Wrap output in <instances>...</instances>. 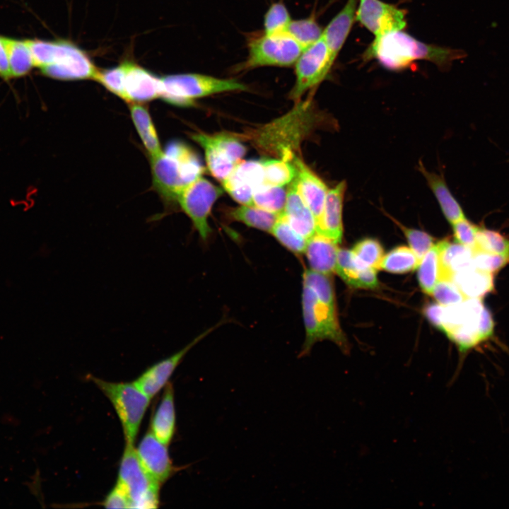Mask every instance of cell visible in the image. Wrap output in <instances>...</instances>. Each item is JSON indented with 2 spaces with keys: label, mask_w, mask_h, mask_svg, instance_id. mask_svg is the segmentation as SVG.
Returning a JSON list of instances; mask_svg holds the SVG:
<instances>
[{
  "label": "cell",
  "mask_w": 509,
  "mask_h": 509,
  "mask_svg": "<svg viewBox=\"0 0 509 509\" xmlns=\"http://www.w3.org/2000/svg\"><path fill=\"white\" fill-rule=\"evenodd\" d=\"M311 107V101L299 103L285 116L254 131V144L291 161L296 156L295 149L302 137L312 128L316 120Z\"/></svg>",
  "instance_id": "obj_4"
},
{
  "label": "cell",
  "mask_w": 509,
  "mask_h": 509,
  "mask_svg": "<svg viewBox=\"0 0 509 509\" xmlns=\"http://www.w3.org/2000/svg\"><path fill=\"white\" fill-rule=\"evenodd\" d=\"M233 172L250 184L254 189L259 185L264 182V172L261 161L240 160L236 165Z\"/></svg>",
  "instance_id": "obj_43"
},
{
  "label": "cell",
  "mask_w": 509,
  "mask_h": 509,
  "mask_svg": "<svg viewBox=\"0 0 509 509\" xmlns=\"http://www.w3.org/2000/svg\"><path fill=\"white\" fill-rule=\"evenodd\" d=\"M322 31L323 28L313 16L292 20L286 30L303 49L317 41L322 37Z\"/></svg>",
  "instance_id": "obj_33"
},
{
  "label": "cell",
  "mask_w": 509,
  "mask_h": 509,
  "mask_svg": "<svg viewBox=\"0 0 509 509\" xmlns=\"http://www.w3.org/2000/svg\"><path fill=\"white\" fill-rule=\"evenodd\" d=\"M25 42L34 66L47 77L65 81L93 78L98 69L85 52L69 41Z\"/></svg>",
  "instance_id": "obj_3"
},
{
  "label": "cell",
  "mask_w": 509,
  "mask_h": 509,
  "mask_svg": "<svg viewBox=\"0 0 509 509\" xmlns=\"http://www.w3.org/2000/svg\"><path fill=\"white\" fill-rule=\"evenodd\" d=\"M464 56L462 50L423 42L403 30L390 31L375 37L363 54L368 61L376 59L385 69L399 71L413 62L426 60L446 69Z\"/></svg>",
  "instance_id": "obj_1"
},
{
  "label": "cell",
  "mask_w": 509,
  "mask_h": 509,
  "mask_svg": "<svg viewBox=\"0 0 509 509\" xmlns=\"http://www.w3.org/2000/svg\"><path fill=\"white\" fill-rule=\"evenodd\" d=\"M117 483L126 492L130 508H158L160 485L153 480L143 467L134 444H125Z\"/></svg>",
  "instance_id": "obj_9"
},
{
  "label": "cell",
  "mask_w": 509,
  "mask_h": 509,
  "mask_svg": "<svg viewBox=\"0 0 509 509\" xmlns=\"http://www.w3.org/2000/svg\"><path fill=\"white\" fill-rule=\"evenodd\" d=\"M287 189L284 186H276L263 182L253 190V205L276 214L283 211Z\"/></svg>",
  "instance_id": "obj_29"
},
{
  "label": "cell",
  "mask_w": 509,
  "mask_h": 509,
  "mask_svg": "<svg viewBox=\"0 0 509 509\" xmlns=\"http://www.w3.org/2000/svg\"><path fill=\"white\" fill-rule=\"evenodd\" d=\"M222 194L221 189L201 176L187 185L176 199L203 240H207L211 233L209 216L213 204Z\"/></svg>",
  "instance_id": "obj_10"
},
{
  "label": "cell",
  "mask_w": 509,
  "mask_h": 509,
  "mask_svg": "<svg viewBox=\"0 0 509 509\" xmlns=\"http://www.w3.org/2000/svg\"><path fill=\"white\" fill-rule=\"evenodd\" d=\"M432 295L437 302L443 306L459 304L467 299L451 280H439L433 288Z\"/></svg>",
  "instance_id": "obj_42"
},
{
  "label": "cell",
  "mask_w": 509,
  "mask_h": 509,
  "mask_svg": "<svg viewBox=\"0 0 509 509\" xmlns=\"http://www.w3.org/2000/svg\"><path fill=\"white\" fill-rule=\"evenodd\" d=\"M363 268L358 264L351 251L339 249L335 271L347 284L356 288Z\"/></svg>",
  "instance_id": "obj_40"
},
{
  "label": "cell",
  "mask_w": 509,
  "mask_h": 509,
  "mask_svg": "<svg viewBox=\"0 0 509 509\" xmlns=\"http://www.w3.org/2000/svg\"><path fill=\"white\" fill-rule=\"evenodd\" d=\"M303 280V284L309 286L320 300L336 308L334 287L329 275L310 269L304 271Z\"/></svg>",
  "instance_id": "obj_36"
},
{
  "label": "cell",
  "mask_w": 509,
  "mask_h": 509,
  "mask_svg": "<svg viewBox=\"0 0 509 509\" xmlns=\"http://www.w3.org/2000/svg\"><path fill=\"white\" fill-rule=\"evenodd\" d=\"M401 228L406 237L411 249L421 259L424 255L433 247V238L421 230L404 226H402Z\"/></svg>",
  "instance_id": "obj_46"
},
{
  "label": "cell",
  "mask_w": 509,
  "mask_h": 509,
  "mask_svg": "<svg viewBox=\"0 0 509 509\" xmlns=\"http://www.w3.org/2000/svg\"><path fill=\"white\" fill-rule=\"evenodd\" d=\"M445 306L439 303H431L424 310V314L429 321L438 328L442 324Z\"/></svg>",
  "instance_id": "obj_48"
},
{
  "label": "cell",
  "mask_w": 509,
  "mask_h": 509,
  "mask_svg": "<svg viewBox=\"0 0 509 509\" xmlns=\"http://www.w3.org/2000/svg\"><path fill=\"white\" fill-rule=\"evenodd\" d=\"M153 185L168 201H176L180 192L201 177L204 168L198 156L185 143L171 141L164 151L151 157Z\"/></svg>",
  "instance_id": "obj_2"
},
{
  "label": "cell",
  "mask_w": 509,
  "mask_h": 509,
  "mask_svg": "<svg viewBox=\"0 0 509 509\" xmlns=\"http://www.w3.org/2000/svg\"><path fill=\"white\" fill-rule=\"evenodd\" d=\"M439 246V280H451L459 271L475 268L473 263L474 251L458 242L448 240L438 242Z\"/></svg>",
  "instance_id": "obj_21"
},
{
  "label": "cell",
  "mask_w": 509,
  "mask_h": 509,
  "mask_svg": "<svg viewBox=\"0 0 509 509\" xmlns=\"http://www.w3.org/2000/svg\"><path fill=\"white\" fill-rule=\"evenodd\" d=\"M225 190L233 199L242 205H253L254 188L233 172L222 182Z\"/></svg>",
  "instance_id": "obj_41"
},
{
  "label": "cell",
  "mask_w": 509,
  "mask_h": 509,
  "mask_svg": "<svg viewBox=\"0 0 509 509\" xmlns=\"http://www.w3.org/2000/svg\"><path fill=\"white\" fill-rule=\"evenodd\" d=\"M191 138L204 151L205 159L210 173L220 182H223L233 172L236 165L215 141L212 134L197 132Z\"/></svg>",
  "instance_id": "obj_22"
},
{
  "label": "cell",
  "mask_w": 509,
  "mask_h": 509,
  "mask_svg": "<svg viewBox=\"0 0 509 509\" xmlns=\"http://www.w3.org/2000/svg\"><path fill=\"white\" fill-rule=\"evenodd\" d=\"M419 170L426 178L446 219L452 224L465 218L461 206L451 193L443 177L428 172L421 163Z\"/></svg>",
  "instance_id": "obj_24"
},
{
  "label": "cell",
  "mask_w": 509,
  "mask_h": 509,
  "mask_svg": "<svg viewBox=\"0 0 509 509\" xmlns=\"http://www.w3.org/2000/svg\"><path fill=\"white\" fill-rule=\"evenodd\" d=\"M90 378L109 399L120 421L126 443L134 444L151 399L133 382Z\"/></svg>",
  "instance_id": "obj_6"
},
{
  "label": "cell",
  "mask_w": 509,
  "mask_h": 509,
  "mask_svg": "<svg viewBox=\"0 0 509 509\" xmlns=\"http://www.w3.org/2000/svg\"><path fill=\"white\" fill-rule=\"evenodd\" d=\"M296 168L295 180L303 199L313 213L316 223L320 219L328 188L325 183L297 155L291 160Z\"/></svg>",
  "instance_id": "obj_16"
},
{
  "label": "cell",
  "mask_w": 509,
  "mask_h": 509,
  "mask_svg": "<svg viewBox=\"0 0 509 509\" xmlns=\"http://www.w3.org/2000/svg\"><path fill=\"white\" fill-rule=\"evenodd\" d=\"M248 55L237 71H247L263 66H293L303 48L287 32L262 35L250 39Z\"/></svg>",
  "instance_id": "obj_8"
},
{
  "label": "cell",
  "mask_w": 509,
  "mask_h": 509,
  "mask_svg": "<svg viewBox=\"0 0 509 509\" xmlns=\"http://www.w3.org/2000/svg\"><path fill=\"white\" fill-rule=\"evenodd\" d=\"M439 246L437 243L424 255L419 264L418 280L424 293L432 295L433 288L439 281Z\"/></svg>",
  "instance_id": "obj_30"
},
{
  "label": "cell",
  "mask_w": 509,
  "mask_h": 509,
  "mask_svg": "<svg viewBox=\"0 0 509 509\" xmlns=\"http://www.w3.org/2000/svg\"><path fill=\"white\" fill-rule=\"evenodd\" d=\"M405 16L402 9L381 0H358L355 21L377 37L403 30L406 25Z\"/></svg>",
  "instance_id": "obj_12"
},
{
  "label": "cell",
  "mask_w": 509,
  "mask_h": 509,
  "mask_svg": "<svg viewBox=\"0 0 509 509\" xmlns=\"http://www.w3.org/2000/svg\"><path fill=\"white\" fill-rule=\"evenodd\" d=\"M175 424L174 390L172 384L168 382L153 414L151 423V431L160 442L168 445L175 434Z\"/></svg>",
  "instance_id": "obj_23"
},
{
  "label": "cell",
  "mask_w": 509,
  "mask_h": 509,
  "mask_svg": "<svg viewBox=\"0 0 509 509\" xmlns=\"http://www.w3.org/2000/svg\"><path fill=\"white\" fill-rule=\"evenodd\" d=\"M131 117L140 138L151 157L162 152L158 134L148 110L143 105L131 103Z\"/></svg>",
  "instance_id": "obj_26"
},
{
  "label": "cell",
  "mask_w": 509,
  "mask_h": 509,
  "mask_svg": "<svg viewBox=\"0 0 509 509\" xmlns=\"http://www.w3.org/2000/svg\"><path fill=\"white\" fill-rule=\"evenodd\" d=\"M270 233L289 251L295 254L305 252L307 239L296 232L282 214H280Z\"/></svg>",
  "instance_id": "obj_34"
},
{
  "label": "cell",
  "mask_w": 509,
  "mask_h": 509,
  "mask_svg": "<svg viewBox=\"0 0 509 509\" xmlns=\"http://www.w3.org/2000/svg\"><path fill=\"white\" fill-rule=\"evenodd\" d=\"M136 451L147 474L160 485L180 469L173 465L168 445L160 442L151 431L144 435Z\"/></svg>",
  "instance_id": "obj_14"
},
{
  "label": "cell",
  "mask_w": 509,
  "mask_h": 509,
  "mask_svg": "<svg viewBox=\"0 0 509 509\" xmlns=\"http://www.w3.org/2000/svg\"><path fill=\"white\" fill-rule=\"evenodd\" d=\"M338 250L336 241L316 232L307 240L304 252L310 269L329 275L335 271Z\"/></svg>",
  "instance_id": "obj_20"
},
{
  "label": "cell",
  "mask_w": 509,
  "mask_h": 509,
  "mask_svg": "<svg viewBox=\"0 0 509 509\" xmlns=\"http://www.w3.org/2000/svg\"><path fill=\"white\" fill-rule=\"evenodd\" d=\"M333 64L322 35L317 41L305 48L296 60V81L289 98L298 100L305 92L326 78Z\"/></svg>",
  "instance_id": "obj_11"
},
{
  "label": "cell",
  "mask_w": 509,
  "mask_h": 509,
  "mask_svg": "<svg viewBox=\"0 0 509 509\" xmlns=\"http://www.w3.org/2000/svg\"><path fill=\"white\" fill-rule=\"evenodd\" d=\"M353 257L361 267L379 269L384 257L383 249L375 239L365 238L357 242L351 250Z\"/></svg>",
  "instance_id": "obj_35"
},
{
  "label": "cell",
  "mask_w": 509,
  "mask_h": 509,
  "mask_svg": "<svg viewBox=\"0 0 509 509\" xmlns=\"http://www.w3.org/2000/svg\"><path fill=\"white\" fill-rule=\"evenodd\" d=\"M125 76L124 62L116 67L108 69H97L93 78L106 89L125 100L124 81Z\"/></svg>",
  "instance_id": "obj_39"
},
{
  "label": "cell",
  "mask_w": 509,
  "mask_h": 509,
  "mask_svg": "<svg viewBox=\"0 0 509 509\" xmlns=\"http://www.w3.org/2000/svg\"><path fill=\"white\" fill-rule=\"evenodd\" d=\"M0 77L4 80H8L12 78L6 49L1 36H0Z\"/></svg>",
  "instance_id": "obj_49"
},
{
  "label": "cell",
  "mask_w": 509,
  "mask_h": 509,
  "mask_svg": "<svg viewBox=\"0 0 509 509\" xmlns=\"http://www.w3.org/2000/svg\"><path fill=\"white\" fill-rule=\"evenodd\" d=\"M247 87L233 78H218L200 74L167 75L160 78V97L180 107L192 106L195 99L230 91H245Z\"/></svg>",
  "instance_id": "obj_5"
},
{
  "label": "cell",
  "mask_w": 509,
  "mask_h": 509,
  "mask_svg": "<svg viewBox=\"0 0 509 509\" xmlns=\"http://www.w3.org/2000/svg\"><path fill=\"white\" fill-rule=\"evenodd\" d=\"M125 101L141 103L160 97V78L138 64L125 61Z\"/></svg>",
  "instance_id": "obj_15"
},
{
  "label": "cell",
  "mask_w": 509,
  "mask_h": 509,
  "mask_svg": "<svg viewBox=\"0 0 509 509\" xmlns=\"http://www.w3.org/2000/svg\"><path fill=\"white\" fill-rule=\"evenodd\" d=\"M452 281L467 298H481L493 289V274L469 269L455 273Z\"/></svg>",
  "instance_id": "obj_25"
},
{
  "label": "cell",
  "mask_w": 509,
  "mask_h": 509,
  "mask_svg": "<svg viewBox=\"0 0 509 509\" xmlns=\"http://www.w3.org/2000/svg\"><path fill=\"white\" fill-rule=\"evenodd\" d=\"M292 19L282 1L273 3L264 17V33L274 35L286 32Z\"/></svg>",
  "instance_id": "obj_38"
},
{
  "label": "cell",
  "mask_w": 509,
  "mask_h": 509,
  "mask_svg": "<svg viewBox=\"0 0 509 509\" xmlns=\"http://www.w3.org/2000/svg\"><path fill=\"white\" fill-rule=\"evenodd\" d=\"M218 324L211 327L194 338L179 351L148 368L134 382L152 399L168 382V380L187 353L211 332Z\"/></svg>",
  "instance_id": "obj_13"
},
{
  "label": "cell",
  "mask_w": 509,
  "mask_h": 509,
  "mask_svg": "<svg viewBox=\"0 0 509 509\" xmlns=\"http://www.w3.org/2000/svg\"><path fill=\"white\" fill-rule=\"evenodd\" d=\"M452 226L456 242L474 251L479 226L473 224L466 218L452 223Z\"/></svg>",
  "instance_id": "obj_45"
},
{
  "label": "cell",
  "mask_w": 509,
  "mask_h": 509,
  "mask_svg": "<svg viewBox=\"0 0 509 509\" xmlns=\"http://www.w3.org/2000/svg\"><path fill=\"white\" fill-rule=\"evenodd\" d=\"M107 508H130L129 498L122 487L116 483L102 503Z\"/></svg>",
  "instance_id": "obj_47"
},
{
  "label": "cell",
  "mask_w": 509,
  "mask_h": 509,
  "mask_svg": "<svg viewBox=\"0 0 509 509\" xmlns=\"http://www.w3.org/2000/svg\"><path fill=\"white\" fill-rule=\"evenodd\" d=\"M12 78L28 74L34 67L33 57L25 40L3 37Z\"/></svg>",
  "instance_id": "obj_28"
},
{
  "label": "cell",
  "mask_w": 509,
  "mask_h": 509,
  "mask_svg": "<svg viewBox=\"0 0 509 509\" xmlns=\"http://www.w3.org/2000/svg\"><path fill=\"white\" fill-rule=\"evenodd\" d=\"M264 182L284 186L290 184L296 176V168L291 161L279 158L261 160Z\"/></svg>",
  "instance_id": "obj_32"
},
{
  "label": "cell",
  "mask_w": 509,
  "mask_h": 509,
  "mask_svg": "<svg viewBox=\"0 0 509 509\" xmlns=\"http://www.w3.org/2000/svg\"><path fill=\"white\" fill-rule=\"evenodd\" d=\"M346 187V182L341 181L328 189L322 215L316 223L317 233L337 243L341 241L343 233L342 209Z\"/></svg>",
  "instance_id": "obj_17"
},
{
  "label": "cell",
  "mask_w": 509,
  "mask_h": 509,
  "mask_svg": "<svg viewBox=\"0 0 509 509\" xmlns=\"http://www.w3.org/2000/svg\"><path fill=\"white\" fill-rule=\"evenodd\" d=\"M281 214L291 226L307 240L316 233L315 218L300 194L295 179L287 189L286 204Z\"/></svg>",
  "instance_id": "obj_18"
},
{
  "label": "cell",
  "mask_w": 509,
  "mask_h": 509,
  "mask_svg": "<svg viewBox=\"0 0 509 509\" xmlns=\"http://www.w3.org/2000/svg\"><path fill=\"white\" fill-rule=\"evenodd\" d=\"M357 0H347L344 7L323 29L322 37L334 64L355 21Z\"/></svg>",
  "instance_id": "obj_19"
},
{
  "label": "cell",
  "mask_w": 509,
  "mask_h": 509,
  "mask_svg": "<svg viewBox=\"0 0 509 509\" xmlns=\"http://www.w3.org/2000/svg\"><path fill=\"white\" fill-rule=\"evenodd\" d=\"M420 261L411 248L400 246L384 255L380 269L392 273H406L417 268Z\"/></svg>",
  "instance_id": "obj_31"
},
{
  "label": "cell",
  "mask_w": 509,
  "mask_h": 509,
  "mask_svg": "<svg viewBox=\"0 0 509 509\" xmlns=\"http://www.w3.org/2000/svg\"><path fill=\"white\" fill-rule=\"evenodd\" d=\"M229 217L245 225L266 232H271L280 214L264 210L255 206L241 205L231 209Z\"/></svg>",
  "instance_id": "obj_27"
},
{
  "label": "cell",
  "mask_w": 509,
  "mask_h": 509,
  "mask_svg": "<svg viewBox=\"0 0 509 509\" xmlns=\"http://www.w3.org/2000/svg\"><path fill=\"white\" fill-rule=\"evenodd\" d=\"M474 251L485 252L509 257V239L504 237L499 232L484 227H479Z\"/></svg>",
  "instance_id": "obj_37"
},
{
  "label": "cell",
  "mask_w": 509,
  "mask_h": 509,
  "mask_svg": "<svg viewBox=\"0 0 509 509\" xmlns=\"http://www.w3.org/2000/svg\"><path fill=\"white\" fill-rule=\"evenodd\" d=\"M473 263L475 268L493 274L509 263V257L481 251H474Z\"/></svg>",
  "instance_id": "obj_44"
},
{
  "label": "cell",
  "mask_w": 509,
  "mask_h": 509,
  "mask_svg": "<svg viewBox=\"0 0 509 509\" xmlns=\"http://www.w3.org/2000/svg\"><path fill=\"white\" fill-rule=\"evenodd\" d=\"M302 310L305 340L301 356L307 354L316 342L324 339L332 341L344 351L348 350L346 339L337 320L336 308L322 303L305 284H303Z\"/></svg>",
  "instance_id": "obj_7"
}]
</instances>
